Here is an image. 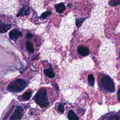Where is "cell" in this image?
Listing matches in <instances>:
<instances>
[{
    "label": "cell",
    "instance_id": "obj_1",
    "mask_svg": "<svg viewBox=\"0 0 120 120\" xmlns=\"http://www.w3.org/2000/svg\"><path fill=\"white\" fill-rule=\"evenodd\" d=\"M34 99L36 103L42 108L47 107L49 105L46 90L45 89L39 90L35 95Z\"/></svg>",
    "mask_w": 120,
    "mask_h": 120
},
{
    "label": "cell",
    "instance_id": "obj_2",
    "mask_svg": "<svg viewBox=\"0 0 120 120\" xmlns=\"http://www.w3.org/2000/svg\"><path fill=\"white\" fill-rule=\"evenodd\" d=\"M27 85V83L24 80L18 78L11 82L8 84L7 89L12 92H20L22 91Z\"/></svg>",
    "mask_w": 120,
    "mask_h": 120
},
{
    "label": "cell",
    "instance_id": "obj_3",
    "mask_svg": "<svg viewBox=\"0 0 120 120\" xmlns=\"http://www.w3.org/2000/svg\"><path fill=\"white\" fill-rule=\"evenodd\" d=\"M100 84L101 87L105 90L113 92L115 88L112 80L108 76H103L100 79Z\"/></svg>",
    "mask_w": 120,
    "mask_h": 120
},
{
    "label": "cell",
    "instance_id": "obj_4",
    "mask_svg": "<svg viewBox=\"0 0 120 120\" xmlns=\"http://www.w3.org/2000/svg\"><path fill=\"white\" fill-rule=\"evenodd\" d=\"M23 113V110L21 106H17L13 114L10 118V120H21Z\"/></svg>",
    "mask_w": 120,
    "mask_h": 120
},
{
    "label": "cell",
    "instance_id": "obj_5",
    "mask_svg": "<svg viewBox=\"0 0 120 120\" xmlns=\"http://www.w3.org/2000/svg\"><path fill=\"white\" fill-rule=\"evenodd\" d=\"M22 36V33L16 29H14L11 31L9 33L10 38L14 41H16L20 37Z\"/></svg>",
    "mask_w": 120,
    "mask_h": 120
},
{
    "label": "cell",
    "instance_id": "obj_6",
    "mask_svg": "<svg viewBox=\"0 0 120 120\" xmlns=\"http://www.w3.org/2000/svg\"><path fill=\"white\" fill-rule=\"evenodd\" d=\"M77 52L79 54L82 56H86L90 53V50L87 47L80 46L78 47Z\"/></svg>",
    "mask_w": 120,
    "mask_h": 120
},
{
    "label": "cell",
    "instance_id": "obj_7",
    "mask_svg": "<svg viewBox=\"0 0 120 120\" xmlns=\"http://www.w3.org/2000/svg\"><path fill=\"white\" fill-rule=\"evenodd\" d=\"M102 120H119V116L113 113L107 114L102 118Z\"/></svg>",
    "mask_w": 120,
    "mask_h": 120
},
{
    "label": "cell",
    "instance_id": "obj_8",
    "mask_svg": "<svg viewBox=\"0 0 120 120\" xmlns=\"http://www.w3.org/2000/svg\"><path fill=\"white\" fill-rule=\"evenodd\" d=\"M11 27V25L8 24H6L0 22V33H4L6 32Z\"/></svg>",
    "mask_w": 120,
    "mask_h": 120
},
{
    "label": "cell",
    "instance_id": "obj_9",
    "mask_svg": "<svg viewBox=\"0 0 120 120\" xmlns=\"http://www.w3.org/2000/svg\"><path fill=\"white\" fill-rule=\"evenodd\" d=\"M29 12H30V8L29 7H27V6L23 7L20 10L17 16H23L25 15H27L29 13Z\"/></svg>",
    "mask_w": 120,
    "mask_h": 120
},
{
    "label": "cell",
    "instance_id": "obj_10",
    "mask_svg": "<svg viewBox=\"0 0 120 120\" xmlns=\"http://www.w3.org/2000/svg\"><path fill=\"white\" fill-rule=\"evenodd\" d=\"M55 7L56 11L59 13H63L66 8L64 4H63V3H60L56 4Z\"/></svg>",
    "mask_w": 120,
    "mask_h": 120
},
{
    "label": "cell",
    "instance_id": "obj_11",
    "mask_svg": "<svg viewBox=\"0 0 120 120\" xmlns=\"http://www.w3.org/2000/svg\"><path fill=\"white\" fill-rule=\"evenodd\" d=\"M68 117L69 120H78L79 118L73 110H70L68 112Z\"/></svg>",
    "mask_w": 120,
    "mask_h": 120
},
{
    "label": "cell",
    "instance_id": "obj_12",
    "mask_svg": "<svg viewBox=\"0 0 120 120\" xmlns=\"http://www.w3.org/2000/svg\"><path fill=\"white\" fill-rule=\"evenodd\" d=\"M45 74L49 78H52L55 76V74L52 68H48L44 70Z\"/></svg>",
    "mask_w": 120,
    "mask_h": 120
},
{
    "label": "cell",
    "instance_id": "obj_13",
    "mask_svg": "<svg viewBox=\"0 0 120 120\" xmlns=\"http://www.w3.org/2000/svg\"><path fill=\"white\" fill-rule=\"evenodd\" d=\"M32 95L31 91L29 90L25 92L22 96V98L24 100H29Z\"/></svg>",
    "mask_w": 120,
    "mask_h": 120
},
{
    "label": "cell",
    "instance_id": "obj_14",
    "mask_svg": "<svg viewBox=\"0 0 120 120\" xmlns=\"http://www.w3.org/2000/svg\"><path fill=\"white\" fill-rule=\"evenodd\" d=\"M87 17H84V18H77L75 20V24L77 27H80L82 22L84 21V20L87 18Z\"/></svg>",
    "mask_w": 120,
    "mask_h": 120
},
{
    "label": "cell",
    "instance_id": "obj_15",
    "mask_svg": "<svg viewBox=\"0 0 120 120\" xmlns=\"http://www.w3.org/2000/svg\"><path fill=\"white\" fill-rule=\"evenodd\" d=\"M88 81L89 85L91 86H93L95 82V79L92 74H89L88 77Z\"/></svg>",
    "mask_w": 120,
    "mask_h": 120
},
{
    "label": "cell",
    "instance_id": "obj_16",
    "mask_svg": "<svg viewBox=\"0 0 120 120\" xmlns=\"http://www.w3.org/2000/svg\"><path fill=\"white\" fill-rule=\"evenodd\" d=\"M26 47L27 50L30 53H33L34 52V47L32 44L30 42H27L26 43Z\"/></svg>",
    "mask_w": 120,
    "mask_h": 120
},
{
    "label": "cell",
    "instance_id": "obj_17",
    "mask_svg": "<svg viewBox=\"0 0 120 120\" xmlns=\"http://www.w3.org/2000/svg\"><path fill=\"white\" fill-rule=\"evenodd\" d=\"M52 14V12H51L50 11H46L43 13H42L40 16V18L42 19H45L46 18L48 15H51Z\"/></svg>",
    "mask_w": 120,
    "mask_h": 120
},
{
    "label": "cell",
    "instance_id": "obj_18",
    "mask_svg": "<svg viewBox=\"0 0 120 120\" xmlns=\"http://www.w3.org/2000/svg\"><path fill=\"white\" fill-rule=\"evenodd\" d=\"M120 3L119 0H111L109 2V4L111 6H116L119 5Z\"/></svg>",
    "mask_w": 120,
    "mask_h": 120
},
{
    "label": "cell",
    "instance_id": "obj_19",
    "mask_svg": "<svg viewBox=\"0 0 120 120\" xmlns=\"http://www.w3.org/2000/svg\"><path fill=\"white\" fill-rule=\"evenodd\" d=\"M58 110L61 113H62L64 112V106H63V105L60 104L59 105V106H58Z\"/></svg>",
    "mask_w": 120,
    "mask_h": 120
},
{
    "label": "cell",
    "instance_id": "obj_20",
    "mask_svg": "<svg viewBox=\"0 0 120 120\" xmlns=\"http://www.w3.org/2000/svg\"><path fill=\"white\" fill-rule=\"evenodd\" d=\"M26 37L27 38H32L33 37V35L31 34V33H28L26 35Z\"/></svg>",
    "mask_w": 120,
    "mask_h": 120
},
{
    "label": "cell",
    "instance_id": "obj_21",
    "mask_svg": "<svg viewBox=\"0 0 120 120\" xmlns=\"http://www.w3.org/2000/svg\"><path fill=\"white\" fill-rule=\"evenodd\" d=\"M119 94H120V90L119 89L118 90V92H117V98H118V100H119Z\"/></svg>",
    "mask_w": 120,
    "mask_h": 120
}]
</instances>
